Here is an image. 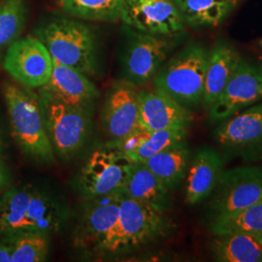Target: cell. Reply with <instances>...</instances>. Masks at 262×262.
Segmentation results:
<instances>
[{"label":"cell","mask_w":262,"mask_h":262,"mask_svg":"<svg viewBox=\"0 0 262 262\" xmlns=\"http://www.w3.org/2000/svg\"><path fill=\"white\" fill-rule=\"evenodd\" d=\"M3 96L11 134L20 150L39 163H54L56 156L48 135L38 94L21 84L6 83Z\"/></svg>","instance_id":"1"},{"label":"cell","mask_w":262,"mask_h":262,"mask_svg":"<svg viewBox=\"0 0 262 262\" xmlns=\"http://www.w3.org/2000/svg\"><path fill=\"white\" fill-rule=\"evenodd\" d=\"M174 229L167 213L123 195L118 223L97 253H128L166 238Z\"/></svg>","instance_id":"2"},{"label":"cell","mask_w":262,"mask_h":262,"mask_svg":"<svg viewBox=\"0 0 262 262\" xmlns=\"http://www.w3.org/2000/svg\"><path fill=\"white\" fill-rule=\"evenodd\" d=\"M209 51L190 43L166 60L154 77L155 89L191 111L202 104Z\"/></svg>","instance_id":"3"},{"label":"cell","mask_w":262,"mask_h":262,"mask_svg":"<svg viewBox=\"0 0 262 262\" xmlns=\"http://www.w3.org/2000/svg\"><path fill=\"white\" fill-rule=\"evenodd\" d=\"M36 37L56 62L76 69L89 78L96 74V39L86 25L75 19H55L37 29Z\"/></svg>","instance_id":"4"},{"label":"cell","mask_w":262,"mask_h":262,"mask_svg":"<svg viewBox=\"0 0 262 262\" xmlns=\"http://www.w3.org/2000/svg\"><path fill=\"white\" fill-rule=\"evenodd\" d=\"M48 135L55 154L60 159H72L83 148L91 132V110L66 103L49 93L38 89Z\"/></svg>","instance_id":"5"},{"label":"cell","mask_w":262,"mask_h":262,"mask_svg":"<svg viewBox=\"0 0 262 262\" xmlns=\"http://www.w3.org/2000/svg\"><path fill=\"white\" fill-rule=\"evenodd\" d=\"M209 198L207 215L210 223L243 211L262 199V167L225 170Z\"/></svg>","instance_id":"6"},{"label":"cell","mask_w":262,"mask_h":262,"mask_svg":"<svg viewBox=\"0 0 262 262\" xmlns=\"http://www.w3.org/2000/svg\"><path fill=\"white\" fill-rule=\"evenodd\" d=\"M131 31L122 56V71L124 80L142 85L154 79L165 63L176 45L173 40L176 36L151 35L133 29Z\"/></svg>","instance_id":"7"},{"label":"cell","mask_w":262,"mask_h":262,"mask_svg":"<svg viewBox=\"0 0 262 262\" xmlns=\"http://www.w3.org/2000/svg\"><path fill=\"white\" fill-rule=\"evenodd\" d=\"M130 160L122 152L105 145L94 150L85 161L78 179L84 200L122 191L130 169Z\"/></svg>","instance_id":"8"},{"label":"cell","mask_w":262,"mask_h":262,"mask_svg":"<svg viewBox=\"0 0 262 262\" xmlns=\"http://www.w3.org/2000/svg\"><path fill=\"white\" fill-rule=\"evenodd\" d=\"M262 100V66L241 58L233 75L208 110L209 121L221 122Z\"/></svg>","instance_id":"9"},{"label":"cell","mask_w":262,"mask_h":262,"mask_svg":"<svg viewBox=\"0 0 262 262\" xmlns=\"http://www.w3.org/2000/svg\"><path fill=\"white\" fill-rule=\"evenodd\" d=\"M3 64L18 84L33 90L48 84L54 59L36 36H27L17 39L10 45Z\"/></svg>","instance_id":"10"},{"label":"cell","mask_w":262,"mask_h":262,"mask_svg":"<svg viewBox=\"0 0 262 262\" xmlns=\"http://www.w3.org/2000/svg\"><path fill=\"white\" fill-rule=\"evenodd\" d=\"M121 19L133 30L159 36H177L187 26L174 0H124Z\"/></svg>","instance_id":"11"},{"label":"cell","mask_w":262,"mask_h":262,"mask_svg":"<svg viewBox=\"0 0 262 262\" xmlns=\"http://www.w3.org/2000/svg\"><path fill=\"white\" fill-rule=\"evenodd\" d=\"M122 196V191H119L84 200L73 234L77 248L98 252L118 223Z\"/></svg>","instance_id":"12"},{"label":"cell","mask_w":262,"mask_h":262,"mask_svg":"<svg viewBox=\"0 0 262 262\" xmlns=\"http://www.w3.org/2000/svg\"><path fill=\"white\" fill-rule=\"evenodd\" d=\"M214 136L216 144L230 154L262 150V100L221 122Z\"/></svg>","instance_id":"13"},{"label":"cell","mask_w":262,"mask_h":262,"mask_svg":"<svg viewBox=\"0 0 262 262\" xmlns=\"http://www.w3.org/2000/svg\"><path fill=\"white\" fill-rule=\"evenodd\" d=\"M137 85L126 80L109 90L101 108V124L112 140L120 139L138 126L139 106Z\"/></svg>","instance_id":"14"},{"label":"cell","mask_w":262,"mask_h":262,"mask_svg":"<svg viewBox=\"0 0 262 262\" xmlns=\"http://www.w3.org/2000/svg\"><path fill=\"white\" fill-rule=\"evenodd\" d=\"M138 126L148 130H188L193 122L189 110L158 90L138 92Z\"/></svg>","instance_id":"15"},{"label":"cell","mask_w":262,"mask_h":262,"mask_svg":"<svg viewBox=\"0 0 262 262\" xmlns=\"http://www.w3.org/2000/svg\"><path fill=\"white\" fill-rule=\"evenodd\" d=\"M225 171L222 155L212 147L196 150L189 161L186 183V202L194 206L208 199Z\"/></svg>","instance_id":"16"},{"label":"cell","mask_w":262,"mask_h":262,"mask_svg":"<svg viewBox=\"0 0 262 262\" xmlns=\"http://www.w3.org/2000/svg\"><path fill=\"white\" fill-rule=\"evenodd\" d=\"M186 129L176 130H148L137 126L126 136L111 140L106 145L119 150L133 163H140L159 151L186 140Z\"/></svg>","instance_id":"17"},{"label":"cell","mask_w":262,"mask_h":262,"mask_svg":"<svg viewBox=\"0 0 262 262\" xmlns=\"http://www.w3.org/2000/svg\"><path fill=\"white\" fill-rule=\"evenodd\" d=\"M42 88L66 103L89 110L100 94L88 76L55 60L52 76Z\"/></svg>","instance_id":"18"},{"label":"cell","mask_w":262,"mask_h":262,"mask_svg":"<svg viewBox=\"0 0 262 262\" xmlns=\"http://www.w3.org/2000/svg\"><path fill=\"white\" fill-rule=\"evenodd\" d=\"M241 58L237 49L224 40L217 41L209 51L202 100L205 110L208 111L223 93Z\"/></svg>","instance_id":"19"},{"label":"cell","mask_w":262,"mask_h":262,"mask_svg":"<svg viewBox=\"0 0 262 262\" xmlns=\"http://www.w3.org/2000/svg\"><path fill=\"white\" fill-rule=\"evenodd\" d=\"M122 194L168 213L173 206L171 191L143 163L131 164Z\"/></svg>","instance_id":"20"},{"label":"cell","mask_w":262,"mask_h":262,"mask_svg":"<svg viewBox=\"0 0 262 262\" xmlns=\"http://www.w3.org/2000/svg\"><path fill=\"white\" fill-rule=\"evenodd\" d=\"M190 161V150L186 140L179 142L143 163L161 181L170 191L177 189L186 178Z\"/></svg>","instance_id":"21"},{"label":"cell","mask_w":262,"mask_h":262,"mask_svg":"<svg viewBox=\"0 0 262 262\" xmlns=\"http://www.w3.org/2000/svg\"><path fill=\"white\" fill-rule=\"evenodd\" d=\"M210 253L215 261L262 262V236L215 234L210 243Z\"/></svg>","instance_id":"22"},{"label":"cell","mask_w":262,"mask_h":262,"mask_svg":"<svg viewBox=\"0 0 262 262\" xmlns=\"http://www.w3.org/2000/svg\"><path fill=\"white\" fill-rule=\"evenodd\" d=\"M190 28H215L234 9L238 0H174Z\"/></svg>","instance_id":"23"},{"label":"cell","mask_w":262,"mask_h":262,"mask_svg":"<svg viewBox=\"0 0 262 262\" xmlns=\"http://www.w3.org/2000/svg\"><path fill=\"white\" fill-rule=\"evenodd\" d=\"M35 187L31 185L7 188L0 194V238L24 229L28 204Z\"/></svg>","instance_id":"24"},{"label":"cell","mask_w":262,"mask_h":262,"mask_svg":"<svg viewBox=\"0 0 262 262\" xmlns=\"http://www.w3.org/2000/svg\"><path fill=\"white\" fill-rule=\"evenodd\" d=\"M5 239L12 250V262H43L49 257L51 235L36 230H20Z\"/></svg>","instance_id":"25"},{"label":"cell","mask_w":262,"mask_h":262,"mask_svg":"<svg viewBox=\"0 0 262 262\" xmlns=\"http://www.w3.org/2000/svg\"><path fill=\"white\" fill-rule=\"evenodd\" d=\"M124 0H57L59 8L75 19L113 23L121 19Z\"/></svg>","instance_id":"26"},{"label":"cell","mask_w":262,"mask_h":262,"mask_svg":"<svg viewBox=\"0 0 262 262\" xmlns=\"http://www.w3.org/2000/svg\"><path fill=\"white\" fill-rule=\"evenodd\" d=\"M212 234L245 233L262 236V199L243 211L209 224Z\"/></svg>","instance_id":"27"},{"label":"cell","mask_w":262,"mask_h":262,"mask_svg":"<svg viewBox=\"0 0 262 262\" xmlns=\"http://www.w3.org/2000/svg\"><path fill=\"white\" fill-rule=\"evenodd\" d=\"M27 18V0H0V50L18 39Z\"/></svg>","instance_id":"28"},{"label":"cell","mask_w":262,"mask_h":262,"mask_svg":"<svg viewBox=\"0 0 262 262\" xmlns=\"http://www.w3.org/2000/svg\"><path fill=\"white\" fill-rule=\"evenodd\" d=\"M11 182V173L4 159H0V194L7 189Z\"/></svg>","instance_id":"29"},{"label":"cell","mask_w":262,"mask_h":262,"mask_svg":"<svg viewBox=\"0 0 262 262\" xmlns=\"http://www.w3.org/2000/svg\"><path fill=\"white\" fill-rule=\"evenodd\" d=\"M0 262H12L11 247L3 238H0Z\"/></svg>","instance_id":"30"},{"label":"cell","mask_w":262,"mask_h":262,"mask_svg":"<svg viewBox=\"0 0 262 262\" xmlns=\"http://www.w3.org/2000/svg\"><path fill=\"white\" fill-rule=\"evenodd\" d=\"M6 150V143L2 136V133L0 131V159L4 158V152Z\"/></svg>","instance_id":"31"},{"label":"cell","mask_w":262,"mask_h":262,"mask_svg":"<svg viewBox=\"0 0 262 262\" xmlns=\"http://www.w3.org/2000/svg\"><path fill=\"white\" fill-rule=\"evenodd\" d=\"M260 44H261V47H262V40H261V42H260Z\"/></svg>","instance_id":"32"}]
</instances>
